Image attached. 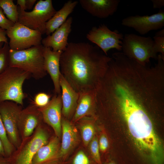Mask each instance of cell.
Wrapping results in <instances>:
<instances>
[{
	"instance_id": "6da1fadb",
	"label": "cell",
	"mask_w": 164,
	"mask_h": 164,
	"mask_svg": "<svg viewBox=\"0 0 164 164\" xmlns=\"http://www.w3.org/2000/svg\"><path fill=\"white\" fill-rule=\"evenodd\" d=\"M111 59L96 45L69 43L61 55L60 72L78 93L94 90Z\"/></svg>"
},
{
	"instance_id": "7a4b0ae2",
	"label": "cell",
	"mask_w": 164,
	"mask_h": 164,
	"mask_svg": "<svg viewBox=\"0 0 164 164\" xmlns=\"http://www.w3.org/2000/svg\"><path fill=\"white\" fill-rule=\"evenodd\" d=\"M43 47L41 44L21 50L10 49L9 66L27 71L36 80L43 78L47 73L44 67Z\"/></svg>"
},
{
	"instance_id": "3957f363",
	"label": "cell",
	"mask_w": 164,
	"mask_h": 164,
	"mask_svg": "<svg viewBox=\"0 0 164 164\" xmlns=\"http://www.w3.org/2000/svg\"><path fill=\"white\" fill-rule=\"evenodd\" d=\"M31 76L27 71L9 67L0 74V103L14 101L22 106L25 95L22 89L25 81Z\"/></svg>"
},
{
	"instance_id": "277c9868",
	"label": "cell",
	"mask_w": 164,
	"mask_h": 164,
	"mask_svg": "<svg viewBox=\"0 0 164 164\" xmlns=\"http://www.w3.org/2000/svg\"><path fill=\"white\" fill-rule=\"evenodd\" d=\"M122 50L128 58L145 66L150 63V59L157 60V53L154 48L152 38L133 34H126L122 40Z\"/></svg>"
},
{
	"instance_id": "5b68a950",
	"label": "cell",
	"mask_w": 164,
	"mask_h": 164,
	"mask_svg": "<svg viewBox=\"0 0 164 164\" xmlns=\"http://www.w3.org/2000/svg\"><path fill=\"white\" fill-rule=\"evenodd\" d=\"M18 22L28 28L46 33V23L55 14L56 11L51 0H40L30 12L21 11L18 6Z\"/></svg>"
},
{
	"instance_id": "8992f818",
	"label": "cell",
	"mask_w": 164,
	"mask_h": 164,
	"mask_svg": "<svg viewBox=\"0 0 164 164\" xmlns=\"http://www.w3.org/2000/svg\"><path fill=\"white\" fill-rule=\"evenodd\" d=\"M6 32L9 39L10 49L12 50H22L42 44V34L40 32L18 22L6 30Z\"/></svg>"
},
{
	"instance_id": "52a82bcc",
	"label": "cell",
	"mask_w": 164,
	"mask_h": 164,
	"mask_svg": "<svg viewBox=\"0 0 164 164\" xmlns=\"http://www.w3.org/2000/svg\"><path fill=\"white\" fill-rule=\"evenodd\" d=\"M124 35L117 30H111L104 24L94 26L87 34V39L98 47L107 55L111 49L122 50V40Z\"/></svg>"
},
{
	"instance_id": "ba28073f",
	"label": "cell",
	"mask_w": 164,
	"mask_h": 164,
	"mask_svg": "<svg viewBox=\"0 0 164 164\" xmlns=\"http://www.w3.org/2000/svg\"><path fill=\"white\" fill-rule=\"evenodd\" d=\"M21 106L11 101L0 103V114L8 137L12 144L16 145L19 141L18 128L20 124Z\"/></svg>"
},
{
	"instance_id": "9c48e42d",
	"label": "cell",
	"mask_w": 164,
	"mask_h": 164,
	"mask_svg": "<svg viewBox=\"0 0 164 164\" xmlns=\"http://www.w3.org/2000/svg\"><path fill=\"white\" fill-rule=\"evenodd\" d=\"M121 24L133 28L141 35H145L164 26V11L160 9L158 13L150 15L128 16L122 20Z\"/></svg>"
},
{
	"instance_id": "30bf717a",
	"label": "cell",
	"mask_w": 164,
	"mask_h": 164,
	"mask_svg": "<svg viewBox=\"0 0 164 164\" xmlns=\"http://www.w3.org/2000/svg\"><path fill=\"white\" fill-rule=\"evenodd\" d=\"M38 108L44 121L52 128L56 136L60 137L62 116L61 94H55L46 105Z\"/></svg>"
},
{
	"instance_id": "8fae6325",
	"label": "cell",
	"mask_w": 164,
	"mask_h": 164,
	"mask_svg": "<svg viewBox=\"0 0 164 164\" xmlns=\"http://www.w3.org/2000/svg\"><path fill=\"white\" fill-rule=\"evenodd\" d=\"M119 0H80L82 8L92 16L105 19L117 10Z\"/></svg>"
},
{
	"instance_id": "7c38bea8",
	"label": "cell",
	"mask_w": 164,
	"mask_h": 164,
	"mask_svg": "<svg viewBox=\"0 0 164 164\" xmlns=\"http://www.w3.org/2000/svg\"><path fill=\"white\" fill-rule=\"evenodd\" d=\"M63 51H54L50 48L43 46V55L44 67L47 73L50 75L53 83L55 94H61L60 84L61 73L60 59Z\"/></svg>"
},
{
	"instance_id": "4fadbf2b",
	"label": "cell",
	"mask_w": 164,
	"mask_h": 164,
	"mask_svg": "<svg viewBox=\"0 0 164 164\" xmlns=\"http://www.w3.org/2000/svg\"><path fill=\"white\" fill-rule=\"evenodd\" d=\"M72 22V17H69L51 35H48L42 39V45L44 47L52 48L54 51H63L68 43V37L71 31Z\"/></svg>"
},
{
	"instance_id": "5bb4252c",
	"label": "cell",
	"mask_w": 164,
	"mask_h": 164,
	"mask_svg": "<svg viewBox=\"0 0 164 164\" xmlns=\"http://www.w3.org/2000/svg\"><path fill=\"white\" fill-rule=\"evenodd\" d=\"M46 132L39 127L32 138L28 142L19 154L16 164H31L33 158L38 149L48 142Z\"/></svg>"
},
{
	"instance_id": "9a60e30c",
	"label": "cell",
	"mask_w": 164,
	"mask_h": 164,
	"mask_svg": "<svg viewBox=\"0 0 164 164\" xmlns=\"http://www.w3.org/2000/svg\"><path fill=\"white\" fill-rule=\"evenodd\" d=\"M60 84L62 102V114L64 118L72 119L79 97V93L76 91L60 73Z\"/></svg>"
},
{
	"instance_id": "2e32d148",
	"label": "cell",
	"mask_w": 164,
	"mask_h": 164,
	"mask_svg": "<svg viewBox=\"0 0 164 164\" xmlns=\"http://www.w3.org/2000/svg\"><path fill=\"white\" fill-rule=\"evenodd\" d=\"M62 142L60 146V158L65 159L77 145L79 141L77 128L69 120L62 117Z\"/></svg>"
},
{
	"instance_id": "e0dca14e",
	"label": "cell",
	"mask_w": 164,
	"mask_h": 164,
	"mask_svg": "<svg viewBox=\"0 0 164 164\" xmlns=\"http://www.w3.org/2000/svg\"><path fill=\"white\" fill-rule=\"evenodd\" d=\"M94 90L79 93L77 104L72 119L73 122H77L86 117H95Z\"/></svg>"
},
{
	"instance_id": "ac0fdd59",
	"label": "cell",
	"mask_w": 164,
	"mask_h": 164,
	"mask_svg": "<svg viewBox=\"0 0 164 164\" xmlns=\"http://www.w3.org/2000/svg\"><path fill=\"white\" fill-rule=\"evenodd\" d=\"M60 149L59 138L56 136L53 137L38 149L31 164H43L60 158Z\"/></svg>"
},
{
	"instance_id": "d6986e66",
	"label": "cell",
	"mask_w": 164,
	"mask_h": 164,
	"mask_svg": "<svg viewBox=\"0 0 164 164\" xmlns=\"http://www.w3.org/2000/svg\"><path fill=\"white\" fill-rule=\"evenodd\" d=\"M43 119L38 107L34 104L22 110L20 118V124L23 126V134L26 137L32 135L40 121Z\"/></svg>"
},
{
	"instance_id": "ffe728a7",
	"label": "cell",
	"mask_w": 164,
	"mask_h": 164,
	"mask_svg": "<svg viewBox=\"0 0 164 164\" xmlns=\"http://www.w3.org/2000/svg\"><path fill=\"white\" fill-rule=\"evenodd\" d=\"M78 3L77 1L69 0L64 4L60 10L56 11L54 15L46 23L45 33L47 36L53 33L65 22Z\"/></svg>"
},
{
	"instance_id": "44dd1931",
	"label": "cell",
	"mask_w": 164,
	"mask_h": 164,
	"mask_svg": "<svg viewBox=\"0 0 164 164\" xmlns=\"http://www.w3.org/2000/svg\"><path fill=\"white\" fill-rule=\"evenodd\" d=\"M96 120L95 117H86L78 121L81 137L85 146L88 145L95 135V123Z\"/></svg>"
},
{
	"instance_id": "7402d4cb",
	"label": "cell",
	"mask_w": 164,
	"mask_h": 164,
	"mask_svg": "<svg viewBox=\"0 0 164 164\" xmlns=\"http://www.w3.org/2000/svg\"><path fill=\"white\" fill-rule=\"evenodd\" d=\"M0 7L6 17L16 23L18 22L19 13L18 6L12 0H0Z\"/></svg>"
},
{
	"instance_id": "603a6c76",
	"label": "cell",
	"mask_w": 164,
	"mask_h": 164,
	"mask_svg": "<svg viewBox=\"0 0 164 164\" xmlns=\"http://www.w3.org/2000/svg\"><path fill=\"white\" fill-rule=\"evenodd\" d=\"M88 145L92 158L94 162L96 164H102L100 153L98 138L96 134Z\"/></svg>"
},
{
	"instance_id": "cb8c5ba5",
	"label": "cell",
	"mask_w": 164,
	"mask_h": 164,
	"mask_svg": "<svg viewBox=\"0 0 164 164\" xmlns=\"http://www.w3.org/2000/svg\"><path fill=\"white\" fill-rule=\"evenodd\" d=\"M0 138L3 145L5 154L10 155L13 151V145L8 138L0 114Z\"/></svg>"
},
{
	"instance_id": "d4e9b609",
	"label": "cell",
	"mask_w": 164,
	"mask_h": 164,
	"mask_svg": "<svg viewBox=\"0 0 164 164\" xmlns=\"http://www.w3.org/2000/svg\"><path fill=\"white\" fill-rule=\"evenodd\" d=\"M9 49L8 43H5L0 50V74L9 67Z\"/></svg>"
},
{
	"instance_id": "484cf974",
	"label": "cell",
	"mask_w": 164,
	"mask_h": 164,
	"mask_svg": "<svg viewBox=\"0 0 164 164\" xmlns=\"http://www.w3.org/2000/svg\"><path fill=\"white\" fill-rule=\"evenodd\" d=\"M50 97L49 94L44 92L38 93L34 97L33 104L38 108L43 107L49 103Z\"/></svg>"
},
{
	"instance_id": "4316f807",
	"label": "cell",
	"mask_w": 164,
	"mask_h": 164,
	"mask_svg": "<svg viewBox=\"0 0 164 164\" xmlns=\"http://www.w3.org/2000/svg\"><path fill=\"white\" fill-rule=\"evenodd\" d=\"M96 164L93 163L86 154L83 151H78L73 158L71 164Z\"/></svg>"
},
{
	"instance_id": "83f0119b",
	"label": "cell",
	"mask_w": 164,
	"mask_h": 164,
	"mask_svg": "<svg viewBox=\"0 0 164 164\" xmlns=\"http://www.w3.org/2000/svg\"><path fill=\"white\" fill-rule=\"evenodd\" d=\"M98 142L100 150L103 153L106 152L109 147V142L107 134L104 131L101 132Z\"/></svg>"
},
{
	"instance_id": "f1b7e54d",
	"label": "cell",
	"mask_w": 164,
	"mask_h": 164,
	"mask_svg": "<svg viewBox=\"0 0 164 164\" xmlns=\"http://www.w3.org/2000/svg\"><path fill=\"white\" fill-rule=\"evenodd\" d=\"M154 48L157 53H160L161 56L164 58V37H153Z\"/></svg>"
},
{
	"instance_id": "f546056e",
	"label": "cell",
	"mask_w": 164,
	"mask_h": 164,
	"mask_svg": "<svg viewBox=\"0 0 164 164\" xmlns=\"http://www.w3.org/2000/svg\"><path fill=\"white\" fill-rule=\"evenodd\" d=\"M14 24L5 17L2 9L0 7V28L7 30L12 27Z\"/></svg>"
},
{
	"instance_id": "4dcf8cb0",
	"label": "cell",
	"mask_w": 164,
	"mask_h": 164,
	"mask_svg": "<svg viewBox=\"0 0 164 164\" xmlns=\"http://www.w3.org/2000/svg\"><path fill=\"white\" fill-rule=\"evenodd\" d=\"M154 9H160L164 6V0H151Z\"/></svg>"
},
{
	"instance_id": "1f68e13d",
	"label": "cell",
	"mask_w": 164,
	"mask_h": 164,
	"mask_svg": "<svg viewBox=\"0 0 164 164\" xmlns=\"http://www.w3.org/2000/svg\"><path fill=\"white\" fill-rule=\"evenodd\" d=\"M8 43L6 30L0 28V43Z\"/></svg>"
},
{
	"instance_id": "d6a6232c",
	"label": "cell",
	"mask_w": 164,
	"mask_h": 164,
	"mask_svg": "<svg viewBox=\"0 0 164 164\" xmlns=\"http://www.w3.org/2000/svg\"><path fill=\"white\" fill-rule=\"evenodd\" d=\"M17 4L19 5L18 7L21 11H25L26 9V0H17Z\"/></svg>"
},
{
	"instance_id": "836d02e7",
	"label": "cell",
	"mask_w": 164,
	"mask_h": 164,
	"mask_svg": "<svg viewBox=\"0 0 164 164\" xmlns=\"http://www.w3.org/2000/svg\"><path fill=\"white\" fill-rule=\"evenodd\" d=\"M36 1V0H26V9H32Z\"/></svg>"
},
{
	"instance_id": "e575fe53",
	"label": "cell",
	"mask_w": 164,
	"mask_h": 164,
	"mask_svg": "<svg viewBox=\"0 0 164 164\" xmlns=\"http://www.w3.org/2000/svg\"><path fill=\"white\" fill-rule=\"evenodd\" d=\"M5 154V152L3 145L0 138V156H4Z\"/></svg>"
},
{
	"instance_id": "d590c367",
	"label": "cell",
	"mask_w": 164,
	"mask_h": 164,
	"mask_svg": "<svg viewBox=\"0 0 164 164\" xmlns=\"http://www.w3.org/2000/svg\"><path fill=\"white\" fill-rule=\"evenodd\" d=\"M104 164H118L117 162L114 159H108L106 160Z\"/></svg>"
},
{
	"instance_id": "8d00e7d4",
	"label": "cell",
	"mask_w": 164,
	"mask_h": 164,
	"mask_svg": "<svg viewBox=\"0 0 164 164\" xmlns=\"http://www.w3.org/2000/svg\"><path fill=\"white\" fill-rule=\"evenodd\" d=\"M155 36L157 37H164V29L157 32L155 33Z\"/></svg>"
},
{
	"instance_id": "74e56055",
	"label": "cell",
	"mask_w": 164,
	"mask_h": 164,
	"mask_svg": "<svg viewBox=\"0 0 164 164\" xmlns=\"http://www.w3.org/2000/svg\"><path fill=\"white\" fill-rule=\"evenodd\" d=\"M4 44V43L3 42H0V50L2 48Z\"/></svg>"
},
{
	"instance_id": "f35d334b",
	"label": "cell",
	"mask_w": 164,
	"mask_h": 164,
	"mask_svg": "<svg viewBox=\"0 0 164 164\" xmlns=\"http://www.w3.org/2000/svg\"><path fill=\"white\" fill-rule=\"evenodd\" d=\"M0 164H5L3 162L0 160Z\"/></svg>"
}]
</instances>
